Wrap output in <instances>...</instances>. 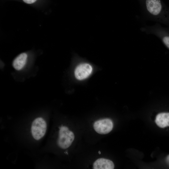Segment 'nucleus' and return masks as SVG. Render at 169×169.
I'll return each instance as SVG.
<instances>
[{"instance_id":"9b49d317","label":"nucleus","mask_w":169,"mask_h":169,"mask_svg":"<svg viewBox=\"0 0 169 169\" xmlns=\"http://www.w3.org/2000/svg\"><path fill=\"white\" fill-rule=\"evenodd\" d=\"M166 161L167 164L169 165V155H168L166 157Z\"/></svg>"},{"instance_id":"9d476101","label":"nucleus","mask_w":169,"mask_h":169,"mask_svg":"<svg viewBox=\"0 0 169 169\" xmlns=\"http://www.w3.org/2000/svg\"><path fill=\"white\" fill-rule=\"evenodd\" d=\"M18 1L26 4L35 7H41L44 5L48 0H11Z\"/></svg>"},{"instance_id":"f8f14e48","label":"nucleus","mask_w":169,"mask_h":169,"mask_svg":"<svg viewBox=\"0 0 169 169\" xmlns=\"http://www.w3.org/2000/svg\"><path fill=\"white\" fill-rule=\"evenodd\" d=\"M98 153H99V154H100L101 152H100V151H98Z\"/></svg>"},{"instance_id":"ddd939ff","label":"nucleus","mask_w":169,"mask_h":169,"mask_svg":"<svg viewBox=\"0 0 169 169\" xmlns=\"http://www.w3.org/2000/svg\"><path fill=\"white\" fill-rule=\"evenodd\" d=\"M139 0V1L140 2V1H141L142 0Z\"/></svg>"},{"instance_id":"39448f33","label":"nucleus","mask_w":169,"mask_h":169,"mask_svg":"<svg viewBox=\"0 0 169 169\" xmlns=\"http://www.w3.org/2000/svg\"><path fill=\"white\" fill-rule=\"evenodd\" d=\"M113 126L112 120L108 118L104 119L95 122L93 127L95 131L100 134H106L112 130Z\"/></svg>"},{"instance_id":"20e7f679","label":"nucleus","mask_w":169,"mask_h":169,"mask_svg":"<svg viewBox=\"0 0 169 169\" xmlns=\"http://www.w3.org/2000/svg\"><path fill=\"white\" fill-rule=\"evenodd\" d=\"M46 129V123L43 118L38 117L35 119L33 122L31 126L33 137L37 140L40 139L45 135Z\"/></svg>"},{"instance_id":"7ed1b4c3","label":"nucleus","mask_w":169,"mask_h":169,"mask_svg":"<svg viewBox=\"0 0 169 169\" xmlns=\"http://www.w3.org/2000/svg\"><path fill=\"white\" fill-rule=\"evenodd\" d=\"M74 139V133L69 130L65 126H62L60 128L59 137L57 144L61 148L66 149L69 147Z\"/></svg>"},{"instance_id":"1a4fd4ad","label":"nucleus","mask_w":169,"mask_h":169,"mask_svg":"<svg viewBox=\"0 0 169 169\" xmlns=\"http://www.w3.org/2000/svg\"><path fill=\"white\" fill-rule=\"evenodd\" d=\"M155 122L161 128L169 126V112H162L158 114L156 116Z\"/></svg>"},{"instance_id":"6e6552de","label":"nucleus","mask_w":169,"mask_h":169,"mask_svg":"<svg viewBox=\"0 0 169 169\" xmlns=\"http://www.w3.org/2000/svg\"><path fill=\"white\" fill-rule=\"evenodd\" d=\"M28 57V54L26 53H22L18 55L13 61V68L17 70L22 69L26 63Z\"/></svg>"},{"instance_id":"0eeeda50","label":"nucleus","mask_w":169,"mask_h":169,"mask_svg":"<svg viewBox=\"0 0 169 169\" xmlns=\"http://www.w3.org/2000/svg\"><path fill=\"white\" fill-rule=\"evenodd\" d=\"M114 168V164L111 161L104 158L97 159L93 164L94 169H113Z\"/></svg>"},{"instance_id":"423d86ee","label":"nucleus","mask_w":169,"mask_h":169,"mask_svg":"<svg viewBox=\"0 0 169 169\" xmlns=\"http://www.w3.org/2000/svg\"><path fill=\"white\" fill-rule=\"evenodd\" d=\"M93 68L90 64L83 62L79 64L74 70L75 78L79 80L86 79L92 73Z\"/></svg>"},{"instance_id":"f03ea898","label":"nucleus","mask_w":169,"mask_h":169,"mask_svg":"<svg viewBox=\"0 0 169 169\" xmlns=\"http://www.w3.org/2000/svg\"><path fill=\"white\" fill-rule=\"evenodd\" d=\"M142 32L148 34L154 35L158 37L169 49V28L164 27L156 23L151 26L146 25L140 28Z\"/></svg>"},{"instance_id":"f257e3e1","label":"nucleus","mask_w":169,"mask_h":169,"mask_svg":"<svg viewBox=\"0 0 169 169\" xmlns=\"http://www.w3.org/2000/svg\"><path fill=\"white\" fill-rule=\"evenodd\" d=\"M140 2L146 19L169 28V8L161 0H142Z\"/></svg>"}]
</instances>
